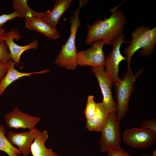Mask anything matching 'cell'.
<instances>
[{
    "mask_svg": "<svg viewBox=\"0 0 156 156\" xmlns=\"http://www.w3.org/2000/svg\"><path fill=\"white\" fill-rule=\"evenodd\" d=\"M127 19L124 12L116 10L108 18L99 19L91 25H87L86 43L90 45L99 40L105 41L106 44L112 45V42L125 29Z\"/></svg>",
    "mask_w": 156,
    "mask_h": 156,
    "instance_id": "6da1fadb",
    "label": "cell"
},
{
    "mask_svg": "<svg viewBox=\"0 0 156 156\" xmlns=\"http://www.w3.org/2000/svg\"><path fill=\"white\" fill-rule=\"evenodd\" d=\"M78 9L70 17V34L64 44L62 45L61 49L56 57L55 64L58 66L68 70H75L77 67V52L75 44L76 35L80 24L79 16L80 9L88 3L87 0H79Z\"/></svg>",
    "mask_w": 156,
    "mask_h": 156,
    "instance_id": "7a4b0ae2",
    "label": "cell"
},
{
    "mask_svg": "<svg viewBox=\"0 0 156 156\" xmlns=\"http://www.w3.org/2000/svg\"><path fill=\"white\" fill-rule=\"evenodd\" d=\"M131 35L130 44L123 52L126 55L127 66H130L133 55L139 49H140V55L144 57H149L153 52L156 44V27L151 29L142 25L135 29Z\"/></svg>",
    "mask_w": 156,
    "mask_h": 156,
    "instance_id": "3957f363",
    "label": "cell"
},
{
    "mask_svg": "<svg viewBox=\"0 0 156 156\" xmlns=\"http://www.w3.org/2000/svg\"><path fill=\"white\" fill-rule=\"evenodd\" d=\"M143 68L134 75L130 66H127L123 78L118 84L115 85V90L117 100L116 115L120 120L126 115L129 108V102L133 91L134 90V84L136 80L140 76Z\"/></svg>",
    "mask_w": 156,
    "mask_h": 156,
    "instance_id": "277c9868",
    "label": "cell"
},
{
    "mask_svg": "<svg viewBox=\"0 0 156 156\" xmlns=\"http://www.w3.org/2000/svg\"><path fill=\"white\" fill-rule=\"evenodd\" d=\"M120 121L116 113L109 114L106 124L101 131L100 148L102 152L120 146L121 134Z\"/></svg>",
    "mask_w": 156,
    "mask_h": 156,
    "instance_id": "5b68a950",
    "label": "cell"
},
{
    "mask_svg": "<svg viewBox=\"0 0 156 156\" xmlns=\"http://www.w3.org/2000/svg\"><path fill=\"white\" fill-rule=\"evenodd\" d=\"M125 38V36L123 33L113 40L112 49L106 57L105 71L115 86L118 84L122 79L118 77L119 64L122 61L126 60V57L122 55L120 50L122 43H130V41H124Z\"/></svg>",
    "mask_w": 156,
    "mask_h": 156,
    "instance_id": "8992f818",
    "label": "cell"
},
{
    "mask_svg": "<svg viewBox=\"0 0 156 156\" xmlns=\"http://www.w3.org/2000/svg\"><path fill=\"white\" fill-rule=\"evenodd\" d=\"M106 44L103 40L93 42L88 49L77 52V64L81 67L90 66L92 68L105 66L106 58L103 51Z\"/></svg>",
    "mask_w": 156,
    "mask_h": 156,
    "instance_id": "52a82bcc",
    "label": "cell"
},
{
    "mask_svg": "<svg viewBox=\"0 0 156 156\" xmlns=\"http://www.w3.org/2000/svg\"><path fill=\"white\" fill-rule=\"evenodd\" d=\"M123 139L128 145L144 149L152 145L156 140V132L149 129L133 127L123 133Z\"/></svg>",
    "mask_w": 156,
    "mask_h": 156,
    "instance_id": "ba28073f",
    "label": "cell"
},
{
    "mask_svg": "<svg viewBox=\"0 0 156 156\" xmlns=\"http://www.w3.org/2000/svg\"><path fill=\"white\" fill-rule=\"evenodd\" d=\"M91 70L96 77L103 96L102 102L109 114L116 113V104L112 97V89L113 83L105 73L104 67L92 68Z\"/></svg>",
    "mask_w": 156,
    "mask_h": 156,
    "instance_id": "9c48e42d",
    "label": "cell"
},
{
    "mask_svg": "<svg viewBox=\"0 0 156 156\" xmlns=\"http://www.w3.org/2000/svg\"><path fill=\"white\" fill-rule=\"evenodd\" d=\"M5 123L10 128L28 129L35 128V126L41 120L40 118L24 113L15 107L10 112L5 116Z\"/></svg>",
    "mask_w": 156,
    "mask_h": 156,
    "instance_id": "30bf717a",
    "label": "cell"
},
{
    "mask_svg": "<svg viewBox=\"0 0 156 156\" xmlns=\"http://www.w3.org/2000/svg\"><path fill=\"white\" fill-rule=\"evenodd\" d=\"M40 132L35 128L28 131L19 133L10 131L6 137L12 145L18 146V149L23 156H27L31 153L32 143Z\"/></svg>",
    "mask_w": 156,
    "mask_h": 156,
    "instance_id": "8fae6325",
    "label": "cell"
},
{
    "mask_svg": "<svg viewBox=\"0 0 156 156\" xmlns=\"http://www.w3.org/2000/svg\"><path fill=\"white\" fill-rule=\"evenodd\" d=\"M21 38V36L16 29H12L6 32L5 42L8 47L12 60L17 65L19 64L21 56L24 51L31 49H37L39 45L36 40H34L29 44L25 46L19 45L14 42V39L18 40Z\"/></svg>",
    "mask_w": 156,
    "mask_h": 156,
    "instance_id": "7c38bea8",
    "label": "cell"
},
{
    "mask_svg": "<svg viewBox=\"0 0 156 156\" xmlns=\"http://www.w3.org/2000/svg\"><path fill=\"white\" fill-rule=\"evenodd\" d=\"M44 17H25L26 27L31 30L37 31L49 39L56 40L60 37L57 29L51 26L44 18Z\"/></svg>",
    "mask_w": 156,
    "mask_h": 156,
    "instance_id": "4fadbf2b",
    "label": "cell"
},
{
    "mask_svg": "<svg viewBox=\"0 0 156 156\" xmlns=\"http://www.w3.org/2000/svg\"><path fill=\"white\" fill-rule=\"evenodd\" d=\"M109 114L102 102L97 103L94 115L87 121L86 128L90 131L101 132L106 124Z\"/></svg>",
    "mask_w": 156,
    "mask_h": 156,
    "instance_id": "5bb4252c",
    "label": "cell"
},
{
    "mask_svg": "<svg viewBox=\"0 0 156 156\" xmlns=\"http://www.w3.org/2000/svg\"><path fill=\"white\" fill-rule=\"evenodd\" d=\"M16 64L12 60L8 64V68L7 73L0 83V96L3 94L6 88L14 81L22 77L31 76L34 74L48 73L49 70L45 69L41 71L31 73H21L15 69L14 65Z\"/></svg>",
    "mask_w": 156,
    "mask_h": 156,
    "instance_id": "9a60e30c",
    "label": "cell"
},
{
    "mask_svg": "<svg viewBox=\"0 0 156 156\" xmlns=\"http://www.w3.org/2000/svg\"><path fill=\"white\" fill-rule=\"evenodd\" d=\"M49 137L47 130L41 131L31 146L30 151L32 156H59L51 149L45 146V143Z\"/></svg>",
    "mask_w": 156,
    "mask_h": 156,
    "instance_id": "2e32d148",
    "label": "cell"
},
{
    "mask_svg": "<svg viewBox=\"0 0 156 156\" xmlns=\"http://www.w3.org/2000/svg\"><path fill=\"white\" fill-rule=\"evenodd\" d=\"M71 0H56L53 9L49 10L44 18L51 26L57 29L56 25L60 18L71 5Z\"/></svg>",
    "mask_w": 156,
    "mask_h": 156,
    "instance_id": "e0dca14e",
    "label": "cell"
},
{
    "mask_svg": "<svg viewBox=\"0 0 156 156\" xmlns=\"http://www.w3.org/2000/svg\"><path fill=\"white\" fill-rule=\"evenodd\" d=\"M12 7L15 11L25 17H44L48 13L46 12H39L32 10L28 5L26 0H13Z\"/></svg>",
    "mask_w": 156,
    "mask_h": 156,
    "instance_id": "ac0fdd59",
    "label": "cell"
},
{
    "mask_svg": "<svg viewBox=\"0 0 156 156\" xmlns=\"http://www.w3.org/2000/svg\"><path fill=\"white\" fill-rule=\"evenodd\" d=\"M6 133L4 126L0 124V151L6 153L9 156H19L21 153L8 141L5 135Z\"/></svg>",
    "mask_w": 156,
    "mask_h": 156,
    "instance_id": "d6986e66",
    "label": "cell"
},
{
    "mask_svg": "<svg viewBox=\"0 0 156 156\" xmlns=\"http://www.w3.org/2000/svg\"><path fill=\"white\" fill-rule=\"evenodd\" d=\"M97 103L94 100V96L89 95L87 98L86 106L84 111V115L87 121L91 118L94 115L96 109Z\"/></svg>",
    "mask_w": 156,
    "mask_h": 156,
    "instance_id": "ffe728a7",
    "label": "cell"
},
{
    "mask_svg": "<svg viewBox=\"0 0 156 156\" xmlns=\"http://www.w3.org/2000/svg\"><path fill=\"white\" fill-rule=\"evenodd\" d=\"M8 48L4 41L0 46V60L8 65L12 60L10 52L8 51Z\"/></svg>",
    "mask_w": 156,
    "mask_h": 156,
    "instance_id": "44dd1931",
    "label": "cell"
},
{
    "mask_svg": "<svg viewBox=\"0 0 156 156\" xmlns=\"http://www.w3.org/2000/svg\"><path fill=\"white\" fill-rule=\"evenodd\" d=\"M16 18L24 17L23 15L15 11L10 14L0 15V29L2 28V26L7 21Z\"/></svg>",
    "mask_w": 156,
    "mask_h": 156,
    "instance_id": "7402d4cb",
    "label": "cell"
},
{
    "mask_svg": "<svg viewBox=\"0 0 156 156\" xmlns=\"http://www.w3.org/2000/svg\"><path fill=\"white\" fill-rule=\"evenodd\" d=\"M107 152V156H131L120 146L116 148L109 149Z\"/></svg>",
    "mask_w": 156,
    "mask_h": 156,
    "instance_id": "603a6c76",
    "label": "cell"
},
{
    "mask_svg": "<svg viewBox=\"0 0 156 156\" xmlns=\"http://www.w3.org/2000/svg\"><path fill=\"white\" fill-rule=\"evenodd\" d=\"M141 128L156 132V119L153 118L144 121L142 122Z\"/></svg>",
    "mask_w": 156,
    "mask_h": 156,
    "instance_id": "cb8c5ba5",
    "label": "cell"
},
{
    "mask_svg": "<svg viewBox=\"0 0 156 156\" xmlns=\"http://www.w3.org/2000/svg\"><path fill=\"white\" fill-rule=\"evenodd\" d=\"M8 68V65L0 60V83L6 74Z\"/></svg>",
    "mask_w": 156,
    "mask_h": 156,
    "instance_id": "d4e9b609",
    "label": "cell"
},
{
    "mask_svg": "<svg viewBox=\"0 0 156 156\" xmlns=\"http://www.w3.org/2000/svg\"><path fill=\"white\" fill-rule=\"evenodd\" d=\"M5 33L4 29L2 28L0 29V46L5 41Z\"/></svg>",
    "mask_w": 156,
    "mask_h": 156,
    "instance_id": "484cf974",
    "label": "cell"
},
{
    "mask_svg": "<svg viewBox=\"0 0 156 156\" xmlns=\"http://www.w3.org/2000/svg\"><path fill=\"white\" fill-rule=\"evenodd\" d=\"M140 156H156V150H155L153 152L152 155H142Z\"/></svg>",
    "mask_w": 156,
    "mask_h": 156,
    "instance_id": "4316f807",
    "label": "cell"
}]
</instances>
